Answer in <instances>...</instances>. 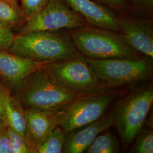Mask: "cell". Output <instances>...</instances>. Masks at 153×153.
Instances as JSON below:
<instances>
[{"label":"cell","mask_w":153,"mask_h":153,"mask_svg":"<svg viewBox=\"0 0 153 153\" xmlns=\"http://www.w3.org/2000/svg\"><path fill=\"white\" fill-rule=\"evenodd\" d=\"M7 52L43 64L71 59L80 53L68 30L16 34Z\"/></svg>","instance_id":"1"},{"label":"cell","mask_w":153,"mask_h":153,"mask_svg":"<svg viewBox=\"0 0 153 153\" xmlns=\"http://www.w3.org/2000/svg\"><path fill=\"white\" fill-rule=\"evenodd\" d=\"M25 108L55 112L81 95L62 88L42 69L33 72L15 90Z\"/></svg>","instance_id":"2"},{"label":"cell","mask_w":153,"mask_h":153,"mask_svg":"<svg viewBox=\"0 0 153 153\" xmlns=\"http://www.w3.org/2000/svg\"><path fill=\"white\" fill-rule=\"evenodd\" d=\"M78 51L95 60L140 56L126 43L121 33L86 25L68 30Z\"/></svg>","instance_id":"3"},{"label":"cell","mask_w":153,"mask_h":153,"mask_svg":"<svg viewBox=\"0 0 153 153\" xmlns=\"http://www.w3.org/2000/svg\"><path fill=\"white\" fill-rule=\"evenodd\" d=\"M41 69L62 88L81 96L111 90L81 53L71 59L45 63Z\"/></svg>","instance_id":"4"},{"label":"cell","mask_w":153,"mask_h":153,"mask_svg":"<svg viewBox=\"0 0 153 153\" xmlns=\"http://www.w3.org/2000/svg\"><path fill=\"white\" fill-rule=\"evenodd\" d=\"M86 60L99 78L111 88L144 81L153 74V59L142 55L104 60L86 57Z\"/></svg>","instance_id":"5"},{"label":"cell","mask_w":153,"mask_h":153,"mask_svg":"<svg viewBox=\"0 0 153 153\" xmlns=\"http://www.w3.org/2000/svg\"><path fill=\"white\" fill-rule=\"evenodd\" d=\"M120 96L111 90L79 97L55 111L57 126L65 133L98 120Z\"/></svg>","instance_id":"6"},{"label":"cell","mask_w":153,"mask_h":153,"mask_svg":"<svg viewBox=\"0 0 153 153\" xmlns=\"http://www.w3.org/2000/svg\"><path fill=\"white\" fill-rule=\"evenodd\" d=\"M153 86L129 94L115 108V125L123 145L126 148L134 141L153 107Z\"/></svg>","instance_id":"7"},{"label":"cell","mask_w":153,"mask_h":153,"mask_svg":"<svg viewBox=\"0 0 153 153\" xmlns=\"http://www.w3.org/2000/svg\"><path fill=\"white\" fill-rule=\"evenodd\" d=\"M88 25L86 19L73 10L63 0H48L42 11L19 27L17 34L69 30Z\"/></svg>","instance_id":"8"},{"label":"cell","mask_w":153,"mask_h":153,"mask_svg":"<svg viewBox=\"0 0 153 153\" xmlns=\"http://www.w3.org/2000/svg\"><path fill=\"white\" fill-rule=\"evenodd\" d=\"M116 15L126 43L140 55L153 59V18L133 13Z\"/></svg>","instance_id":"9"},{"label":"cell","mask_w":153,"mask_h":153,"mask_svg":"<svg viewBox=\"0 0 153 153\" xmlns=\"http://www.w3.org/2000/svg\"><path fill=\"white\" fill-rule=\"evenodd\" d=\"M115 109L107 112L98 120L73 131L66 133L62 152H84L99 134L114 125Z\"/></svg>","instance_id":"10"},{"label":"cell","mask_w":153,"mask_h":153,"mask_svg":"<svg viewBox=\"0 0 153 153\" xmlns=\"http://www.w3.org/2000/svg\"><path fill=\"white\" fill-rule=\"evenodd\" d=\"M43 64L0 51V77L9 89L15 90L28 76L40 69Z\"/></svg>","instance_id":"11"},{"label":"cell","mask_w":153,"mask_h":153,"mask_svg":"<svg viewBox=\"0 0 153 153\" xmlns=\"http://www.w3.org/2000/svg\"><path fill=\"white\" fill-rule=\"evenodd\" d=\"M26 141L31 153H36L40 145L57 126L55 112L25 109Z\"/></svg>","instance_id":"12"},{"label":"cell","mask_w":153,"mask_h":153,"mask_svg":"<svg viewBox=\"0 0 153 153\" xmlns=\"http://www.w3.org/2000/svg\"><path fill=\"white\" fill-rule=\"evenodd\" d=\"M73 10L81 15L88 25L121 33L115 12L94 0H63Z\"/></svg>","instance_id":"13"},{"label":"cell","mask_w":153,"mask_h":153,"mask_svg":"<svg viewBox=\"0 0 153 153\" xmlns=\"http://www.w3.org/2000/svg\"><path fill=\"white\" fill-rule=\"evenodd\" d=\"M0 101L4 110L7 126L16 130L26 140L25 108L16 97L11 95L9 89L1 84Z\"/></svg>","instance_id":"14"},{"label":"cell","mask_w":153,"mask_h":153,"mask_svg":"<svg viewBox=\"0 0 153 153\" xmlns=\"http://www.w3.org/2000/svg\"><path fill=\"white\" fill-rule=\"evenodd\" d=\"M19 6L12 4L9 0H0V25L11 28L19 27L25 22Z\"/></svg>","instance_id":"15"},{"label":"cell","mask_w":153,"mask_h":153,"mask_svg":"<svg viewBox=\"0 0 153 153\" xmlns=\"http://www.w3.org/2000/svg\"><path fill=\"white\" fill-rule=\"evenodd\" d=\"M88 153H117L120 152L119 139L111 132L100 134L85 150Z\"/></svg>","instance_id":"16"},{"label":"cell","mask_w":153,"mask_h":153,"mask_svg":"<svg viewBox=\"0 0 153 153\" xmlns=\"http://www.w3.org/2000/svg\"><path fill=\"white\" fill-rule=\"evenodd\" d=\"M65 135L64 130L60 126H57L52 133L40 145L36 153H62Z\"/></svg>","instance_id":"17"},{"label":"cell","mask_w":153,"mask_h":153,"mask_svg":"<svg viewBox=\"0 0 153 153\" xmlns=\"http://www.w3.org/2000/svg\"><path fill=\"white\" fill-rule=\"evenodd\" d=\"M134 140V143L130 149V153H153V128L142 127Z\"/></svg>","instance_id":"18"},{"label":"cell","mask_w":153,"mask_h":153,"mask_svg":"<svg viewBox=\"0 0 153 153\" xmlns=\"http://www.w3.org/2000/svg\"><path fill=\"white\" fill-rule=\"evenodd\" d=\"M7 131L11 153H32L26 140L22 136L10 126H7Z\"/></svg>","instance_id":"19"},{"label":"cell","mask_w":153,"mask_h":153,"mask_svg":"<svg viewBox=\"0 0 153 153\" xmlns=\"http://www.w3.org/2000/svg\"><path fill=\"white\" fill-rule=\"evenodd\" d=\"M131 13L153 18V0H127Z\"/></svg>","instance_id":"20"},{"label":"cell","mask_w":153,"mask_h":153,"mask_svg":"<svg viewBox=\"0 0 153 153\" xmlns=\"http://www.w3.org/2000/svg\"><path fill=\"white\" fill-rule=\"evenodd\" d=\"M21 9L26 20L32 18L47 5L48 0H21Z\"/></svg>","instance_id":"21"},{"label":"cell","mask_w":153,"mask_h":153,"mask_svg":"<svg viewBox=\"0 0 153 153\" xmlns=\"http://www.w3.org/2000/svg\"><path fill=\"white\" fill-rule=\"evenodd\" d=\"M106 6L117 14H131V10L127 0H94Z\"/></svg>","instance_id":"22"},{"label":"cell","mask_w":153,"mask_h":153,"mask_svg":"<svg viewBox=\"0 0 153 153\" xmlns=\"http://www.w3.org/2000/svg\"><path fill=\"white\" fill-rule=\"evenodd\" d=\"M14 36L11 28L0 25V51H7Z\"/></svg>","instance_id":"23"},{"label":"cell","mask_w":153,"mask_h":153,"mask_svg":"<svg viewBox=\"0 0 153 153\" xmlns=\"http://www.w3.org/2000/svg\"><path fill=\"white\" fill-rule=\"evenodd\" d=\"M7 126L0 132V153H11Z\"/></svg>","instance_id":"24"},{"label":"cell","mask_w":153,"mask_h":153,"mask_svg":"<svg viewBox=\"0 0 153 153\" xmlns=\"http://www.w3.org/2000/svg\"><path fill=\"white\" fill-rule=\"evenodd\" d=\"M7 126L4 110L0 101V132Z\"/></svg>","instance_id":"25"},{"label":"cell","mask_w":153,"mask_h":153,"mask_svg":"<svg viewBox=\"0 0 153 153\" xmlns=\"http://www.w3.org/2000/svg\"><path fill=\"white\" fill-rule=\"evenodd\" d=\"M12 4L14 5L18 6V0H9Z\"/></svg>","instance_id":"26"}]
</instances>
